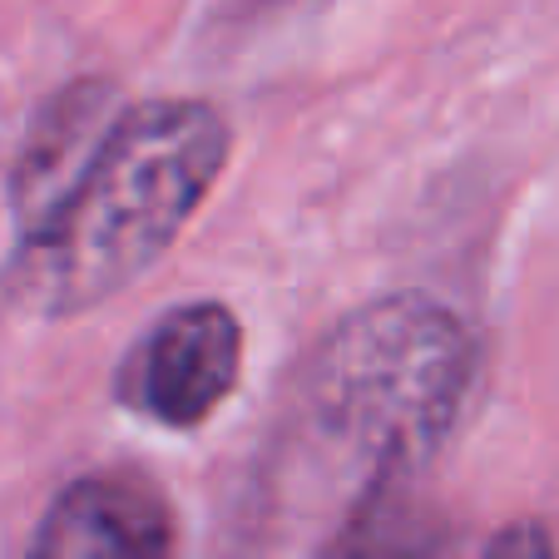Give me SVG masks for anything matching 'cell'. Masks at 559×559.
Here are the masks:
<instances>
[{
  "mask_svg": "<svg viewBox=\"0 0 559 559\" xmlns=\"http://www.w3.org/2000/svg\"><path fill=\"white\" fill-rule=\"evenodd\" d=\"M25 559H174L169 506L139 475H80L45 510Z\"/></svg>",
  "mask_w": 559,
  "mask_h": 559,
  "instance_id": "277c9868",
  "label": "cell"
},
{
  "mask_svg": "<svg viewBox=\"0 0 559 559\" xmlns=\"http://www.w3.org/2000/svg\"><path fill=\"white\" fill-rule=\"evenodd\" d=\"M412 475L416 471H402V465H377L322 559H441V515L416 490Z\"/></svg>",
  "mask_w": 559,
  "mask_h": 559,
  "instance_id": "8992f818",
  "label": "cell"
},
{
  "mask_svg": "<svg viewBox=\"0 0 559 559\" xmlns=\"http://www.w3.org/2000/svg\"><path fill=\"white\" fill-rule=\"evenodd\" d=\"M115 90L105 80H74L70 90L50 99L35 119L31 139H25L21 158L11 174V203H15V233L25 223H35L60 189L74 179V169L85 164V154L95 148V139L105 134V124L115 119Z\"/></svg>",
  "mask_w": 559,
  "mask_h": 559,
  "instance_id": "5b68a950",
  "label": "cell"
},
{
  "mask_svg": "<svg viewBox=\"0 0 559 559\" xmlns=\"http://www.w3.org/2000/svg\"><path fill=\"white\" fill-rule=\"evenodd\" d=\"M228 144V119L203 99L119 105L60 199L15 233L11 302L74 317L134 287L203 209Z\"/></svg>",
  "mask_w": 559,
  "mask_h": 559,
  "instance_id": "6da1fadb",
  "label": "cell"
},
{
  "mask_svg": "<svg viewBox=\"0 0 559 559\" xmlns=\"http://www.w3.org/2000/svg\"><path fill=\"white\" fill-rule=\"evenodd\" d=\"M243 377V322L223 302H183L139 337L119 371V402L169 431H193Z\"/></svg>",
  "mask_w": 559,
  "mask_h": 559,
  "instance_id": "3957f363",
  "label": "cell"
},
{
  "mask_svg": "<svg viewBox=\"0 0 559 559\" xmlns=\"http://www.w3.org/2000/svg\"><path fill=\"white\" fill-rule=\"evenodd\" d=\"M480 559H555V549H549V535L539 525H510L490 539Z\"/></svg>",
  "mask_w": 559,
  "mask_h": 559,
  "instance_id": "52a82bcc",
  "label": "cell"
},
{
  "mask_svg": "<svg viewBox=\"0 0 559 559\" xmlns=\"http://www.w3.org/2000/svg\"><path fill=\"white\" fill-rule=\"evenodd\" d=\"M475 381V342L445 302L391 293L347 312L317 347L307 402L361 461L416 471L441 451Z\"/></svg>",
  "mask_w": 559,
  "mask_h": 559,
  "instance_id": "7a4b0ae2",
  "label": "cell"
}]
</instances>
